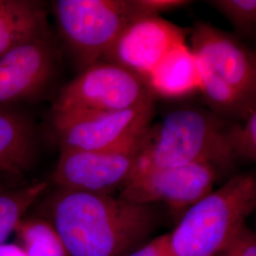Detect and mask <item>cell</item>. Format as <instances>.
Returning <instances> with one entry per match:
<instances>
[{"instance_id": "cell-18", "label": "cell", "mask_w": 256, "mask_h": 256, "mask_svg": "<svg viewBox=\"0 0 256 256\" xmlns=\"http://www.w3.org/2000/svg\"><path fill=\"white\" fill-rule=\"evenodd\" d=\"M230 138L236 156L256 164V106L243 122L232 126Z\"/></svg>"}, {"instance_id": "cell-2", "label": "cell", "mask_w": 256, "mask_h": 256, "mask_svg": "<svg viewBox=\"0 0 256 256\" xmlns=\"http://www.w3.org/2000/svg\"><path fill=\"white\" fill-rule=\"evenodd\" d=\"M190 46L208 110L226 120L243 122L256 106V52L238 37L198 21Z\"/></svg>"}, {"instance_id": "cell-14", "label": "cell", "mask_w": 256, "mask_h": 256, "mask_svg": "<svg viewBox=\"0 0 256 256\" xmlns=\"http://www.w3.org/2000/svg\"><path fill=\"white\" fill-rule=\"evenodd\" d=\"M34 156V138L25 119L0 110V171L10 174L25 172Z\"/></svg>"}, {"instance_id": "cell-17", "label": "cell", "mask_w": 256, "mask_h": 256, "mask_svg": "<svg viewBox=\"0 0 256 256\" xmlns=\"http://www.w3.org/2000/svg\"><path fill=\"white\" fill-rule=\"evenodd\" d=\"M208 4L228 20L238 34L256 43V0H210Z\"/></svg>"}, {"instance_id": "cell-16", "label": "cell", "mask_w": 256, "mask_h": 256, "mask_svg": "<svg viewBox=\"0 0 256 256\" xmlns=\"http://www.w3.org/2000/svg\"><path fill=\"white\" fill-rule=\"evenodd\" d=\"M16 232L27 256H68L61 238L48 220L23 218Z\"/></svg>"}, {"instance_id": "cell-3", "label": "cell", "mask_w": 256, "mask_h": 256, "mask_svg": "<svg viewBox=\"0 0 256 256\" xmlns=\"http://www.w3.org/2000/svg\"><path fill=\"white\" fill-rule=\"evenodd\" d=\"M232 126L210 110L182 108L150 126L144 136L136 169H165L192 164L227 168L236 158Z\"/></svg>"}, {"instance_id": "cell-23", "label": "cell", "mask_w": 256, "mask_h": 256, "mask_svg": "<svg viewBox=\"0 0 256 256\" xmlns=\"http://www.w3.org/2000/svg\"><path fill=\"white\" fill-rule=\"evenodd\" d=\"M0 183H1V182H0Z\"/></svg>"}, {"instance_id": "cell-7", "label": "cell", "mask_w": 256, "mask_h": 256, "mask_svg": "<svg viewBox=\"0 0 256 256\" xmlns=\"http://www.w3.org/2000/svg\"><path fill=\"white\" fill-rule=\"evenodd\" d=\"M154 99L117 112L54 118L61 150L111 151L138 142L151 126Z\"/></svg>"}, {"instance_id": "cell-13", "label": "cell", "mask_w": 256, "mask_h": 256, "mask_svg": "<svg viewBox=\"0 0 256 256\" xmlns=\"http://www.w3.org/2000/svg\"><path fill=\"white\" fill-rule=\"evenodd\" d=\"M46 10L37 1L0 0V57L16 46L44 38Z\"/></svg>"}, {"instance_id": "cell-6", "label": "cell", "mask_w": 256, "mask_h": 256, "mask_svg": "<svg viewBox=\"0 0 256 256\" xmlns=\"http://www.w3.org/2000/svg\"><path fill=\"white\" fill-rule=\"evenodd\" d=\"M154 99L140 75L110 62H98L84 70L66 86L54 106V118L117 112Z\"/></svg>"}, {"instance_id": "cell-1", "label": "cell", "mask_w": 256, "mask_h": 256, "mask_svg": "<svg viewBox=\"0 0 256 256\" xmlns=\"http://www.w3.org/2000/svg\"><path fill=\"white\" fill-rule=\"evenodd\" d=\"M152 205L104 194L60 189L50 205V222L68 256H126L156 225Z\"/></svg>"}, {"instance_id": "cell-12", "label": "cell", "mask_w": 256, "mask_h": 256, "mask_svg": "<svg viewBox=\"0 0 256 256\" xmlns=\"http://www.w3.org/2000/svg\"><path fill=\"white\" fill-rule=\"evenodd\" d=\"M154 95L180 98L200 92V75L190 45L176 46L146 79Z\"/></svg>"}, {"instance_id": "cell-11", "label": "cell", "mask_w": 256, "mask_h": 256, "mask_svg": "<svg viewBox=\"0 0 256 256\" xmlns=\"http://www.w3.org/2000/svg\"><path fill=\"white\" fill-rule=\"evenodd\" d=\"M52 54L45 38L16 46L0 57V104L26 99L50 79Z\"/></svg>"}, {"instance_id": "cell-5", "label": "cell", "mask_w": 256, "mask_h": 256, "mask_svg": "<svg viewBox=\"0 0 256 256\" xmlns=\"http://www.w3.org/2000/svg\"><path fill=\"white\" fill-rule=\"evenodd\" d=\"M52 8L63 36L84 70L100 62L132 22L146 18L137 0H57Z\"/></svg>"}, {"instance_id": "cell-22", "label": "cell", "mask_w": 256, "mask_h": 256, "mask_svg": "<svg viewBox=\"0 0 256 256\" xmlns=\"http://www.w3.org/2000/svg\"><path fill=\"white\" fill-rule=\"evenodd\" d=\"M0 256H27V254L21 246L5 243L0 246Z\"/></svg>"}, {"instance_id": "cell-21", "label": "cell", "mask_w": 256, "mask_h": 256, "mask_svg": "<svg viewBox=\"0 0 256 256\" xmlns=\"http://www.w3.org/2000/svg\"><path fill=\"white\" fill-rule=\"evenodd\" d=\"M126 256H174L170 247L169 234L154 238Z\"/></svg>"}, {"instance_id": "cell-15", "label": "cell", "mask_w": 256, "mask_h": 256, "mask_svg": "<svg viewBox=\"0 0 256 256\" xmlns=\"http://www.w3.org/2000/svg\"><path fill=\"white\" fill-rule=\"evenodd\" d=\"M46 182L7 187L0 183V246L16 232L27 210L45 192Z\"/></svg>"}, {"instance_id": "cell-8", "label": "cell", "mask_w": 256, "mask_h": 256, "mask_svg": "<svg viewBox=\"0 0 256 256\" xmlns=\"http://www.w3.org/2000/svg\"><path fill=\"white\" fill-rule=\"evenodd\" d=\"M218 171L209 164L136 169L122 187L119 198L146 205L162 202L183 214L214 190Z\"/></svg>"}, {"instance_id": "cell-9", "label": "cell", "mask_w": 256, "mask_h": 256, "mask_svg": "<svg viewBox=\"0 0 256 256\" xmlns=\"http://www.w3.org/2000/svg\"><path fill=\"white\" fill-rule=\"evenodd\" d=\"M144 136L117 150H61L54 173V182L68 191L110 194L122 187L134 172Z\"/></svg>"}, {"instance_id": "cell-20", "label": "cell", "mask_w": 256, "mask_h": 256, "mask_svg": "<svg viewBox=\"0 0 256 256\" xmlns=\"http://www.w3.org/2000/svg\"><path fill=\"white\" fill-rule=\"evenodd\" d=\"M186 0H137L138 6L144 16H160V14L180 9L191 4Z\"/></svg>"}, {"instance_id": "cell-4", "label": "cell", "mask_w": 256, "mask_h": 256, "mask_svg": "<svg viewBox=\"0 0 256 256\" xmlns=\"http://www.w3.org/2000/svg\"><path fill=\"white\" fill-rule=\"evenodd\" d=\"M256 210V176L238 174L186 210L169 234L174 256H218Z\"/></svg>"}, {"instance_id": "cell-19", "label": "cell", "mask_w": 256, "mask_h": 256, "mask_svg": "<svg viewBox=\"0 0 256 256\" xmlns=\"http://www.w3.org/2000/svg\"><path fill=\"white\" fill-rule=\"evenodd\" d=\"M218 256H256V232L245 226Z\"/></svg>"}, {"instance_id": "cell-10", "label": "cell", "mask_w": 256, "mask_h": 256, "mask_svg": "<svg viewBox=\"0 0 256 256\" xmlns=\"http://www.w3.org/2000/svg\"><path fill=\"white\" fill-rule=\"evenodd\" d=\"M187 30L160 16H146L132 22L104 56L146 79L176 46L186 43Z\"/></svg>"}]
</instances>
